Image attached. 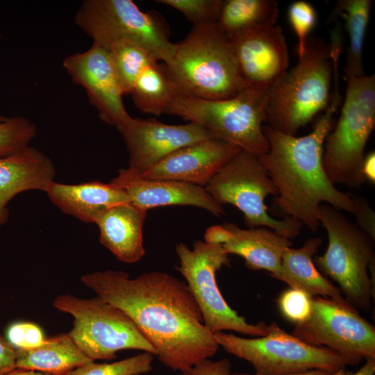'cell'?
I'll return each mask as SVG.
<instances>
[{
  "mask_svg": "<svg viewBox=\"0 0 375 375\" xmlns=\"http://www.w3.org/2000/svg\"><path fill=\"white\" fill-rule=\"evenodd\" d=\"M81 281L126 314L172 370L185 371L219 348L187 284L167 273L153 271L131 278L124 271L107 269L83 275Z\"/></svg>",
  "mask_w": 375,
  "mask_h": 375,
  "instance_id": "obj_1",
  "label": "cell"
},
{
  "mask_svg": "<svg viewBox=\"0 0 375 375\" xmlns=\"http://www.w3.org/2000/svg\"><path fill=\"white\" fill-rule=\"evenodd\" d=\"M341 99L339 85H335L328 107L312 131L303 136L263 126L269 149L258 158L276 188V204L285 217L299 221L313 232L320 226L319 206L323 203L353 215L356 211L353 197L335 187L322 162L324 142Z\"/></svg>",
  "mask_w": 375,
  "mask_h": 375,
  "instance_id": "obj_2",
  "label": "cell"
},
{
  "mask_svg": "<svg viewBox=\"0 0 375 375\" xmlns=\"http://www.w3.org/2000/svg\"><path fill=\"white\" fill-rule=\"evenodd\" d=\"M165 65L176 96L219 100L246 88L231 40L217 23L193 26Z\"/></svg>",
  "mask_w": 375,
  "mask_h": 375,
  "instance_id": "obj_3",
  "label": "cell"
},
{
  "mask_svg": "<svg viewBox=\"0 0 375 375\" xmlns=\"http://www.w3.org/2000/svg\"><path fill=\"white\" fill-rule=\"evenodd\" d=\"M332 77L330 45L319 38L308 39L303 56L267 94V126L296 135L328 107Z\"/></svg>",
  "mask_w": 375,
  "mask_h": 375,
  "instance_id": "obj_4",
  "label": "cell"
},
{
  "mask_svg": "<svg viewBox=\"0 0 375 375\" xmlns=\"http://www.w3.org/2000/svg\"><path fill=\"white\" fill-rule=\"evenodd\" d=\"M347 87L338 122L324 144L322 162L334 185L359 188L365 149L375 128V76L354 77Z\"/></svg>",
  "mask_w": 375,
  "mask_h": 375,
  "instance_id": "obj_5",
  "label": "cell"
},
{
  "mask_svg": "<svg viewBox=\"0 0 375 375\" xmlns=\"http://www.w3.org/2000/svg\"><path fill=\"white\" fill-rule=\"evenodd\" d=\"M267 99V95L247 87L225 99L175 96L165 114L195 122L214 138L260 156L269 149L262 125L266 122Z\"/></svg>",
  "mask_w": 375,
  "mask_h": 375,
  "instance_id": "obj_6",
  "label": "cell"
},
{
  "mask_svg": "<svg viewBox=\"0 0 375 375\" xmlns=\"http://www.w3.org/2000/svg\"><path fill=\"white\" fill-rule=\"evenodd\" d=\"M319 219L328 242L324 253L313 260L315 266L339 285L351 306L369 311L374 298L368 274L374 261V240L330 205H320Z\"/></svg>",
  "mask_w": 375,
  "mask_h": 375,
  "instance_id": "obj_7",
  "label": "cell"
},
{
  "mask_svg": "<svg viewBox=\"0 0 375 375\" xmlns=\"http://www.w3.org/2000/svg\"><path fill=\"white\" fill-rule=\"evenodd\" d=\"M214 335L219 347L250 362L258 374L288 375L312 369L335 373L349 365L338 353L307 344L275 322L267 325V334L261 337L246 338L223 331Z\"/></svg>",
  "mask_w": 375,
  "mask_h": 375,
  "instance_id": "obj_8",
  "label": "cell"
},
{
  "mask_svg": "<svg viewBox=\"0 0 375 375\" xmlns=\"http://www.w3.org/2000/svg\"><path fill=\"white\" fill-rule=\"evenodd\" d=\"M53 306L73 317V328L68 335L92 360H112L117 351L126 349L156 356V349L133 320L97 296L82 299L64 294L53 300Z\"/></svg>",
  "mask_w": 375,
  "mask_h": 375,
  "instance_id": "obj_9",
  "label": "cell"
},
{
  "mask_svg": "<svg viewBox=\"0 0 375 375\" xmlns=\"http://www.w3.org/2000/svg\"><path fill=\"white\" fill-rule=\"evenodd\" d=\"M220 206L231 204L240 210L249 228L266 227L282 237L292 239L302 224L289 217L273 218L265 199L277 195L276 188L258 156L241 150L213 176L205 187Z\"/></svg>",
  "mask_w": 375,
  "mask_h": 375,
  "instance_id": "obj_10",
  "label": "cell"
},
{
  "mask_svg": "<svg viewBox=\"0 0 375 375\" xmlns=\"http://www.w3.org/2000/svg\"><path fill=\"white\" fill-rule=\"evenodd\" d=\"M74 21L94 43L129 40L165 64L170 62L176 49L164 22L154 13L141 11L132 0L83 1Z\"/></svg>",
  "mask_w": 375,
  "mask_h": 375,
  "instance_id": "obj_11",
  "label": "cell"
},
{
  "mask_svg": "<svg viewBox=\"0 0 375 375\" xmlns=\"http://www.w3.org/2000/svg\"><path fill=\"white\" fill-rule=\"evenodd\" d=\"M179 266L176 267L187 281L202 315L205 326L212 333L232 331L253 337L264 336L267 324L247 322L233 310L223 297L216 273L223 266H231L228 254L222 245L197 240L190 249L184 243L176 244Z\"/></svg>",
  "mask_w": 375,
  "mask_h": 375,
  "instance_id": "obj_12",
  "label": "cell"
},
{
  "mask_svg": "<svg viewBox=\"0 0 375 375\" xmlns=\"http://www.w3.org/2000/svg\"><path fill=\"white\" fill-rule=\"evenodd\" d=\"M292 334L307 344L338 353L349 365L375 359V328L351 304L313 297L309 318L296 324Z\"/></svg>",
  "mask_w": 375,
  "mask_h": 375,
  "instance_id": "obj_13",
  "label": "cell"
},
{
  "mask_svg": "<svg viewBox=\"0 0 375 375\" xmlns=\"http://www.w3.org/2000/svg\"><path fill=\"white\" fill-rule=\"evenodd\" d=\"M228 38L246 87L267 95L288 72L289 51L282 28L258 26Z\"/></svg>",
  "mask_w": 375,
  "mask_h": 375,
  "instance_id": "obj_14",
  "label": "cell"
},
{
  "mask_svg": "<svg viewBox=\"0 0 375 375\" xmlns=\"http://www.w3.org/2000/svg\"><path fill=\"white\" fill-rule=\"evenodd\" d=\"M62 65L73 82L85 90L103 122L118 128L131 119L117 73L103 47L92 43L87 51L67 56Z\"/></svg>",
  "mask_w": 375,
  "mask_h": 375,
  "instance_id": "obj_15",
  "label": "cell"
},
{
  "mask_svg": "<svg viewBox=\"0 0 375 375\" xmlns=\"http://www.w3.org/2000/svg\"><path fill=\"white\" fill-rule=\"evenodd\" d=\"M117 130L128 152V168L140 174L182 147L214 138L195 122L170 125L155 118L131 117Z\"/></svg>",
  "mask_w": 375,
  "mask_h": 375,
  "instance_id": "obj_16",
  "label": "cell"
},
{
  "mask_svg": "<svg viewBox=\"0 0 375 375\" xmlns=\"http://www.w3.org/2000/svg\"><path fill=\"white\" fill-rule=\"evenodd\" d=\"M110 183L122 190L131 203L145 211L159 206H192L216 217L226 215L222 206L199 185L172 180L147 179L129 168L119 169Z\"/></svg>",
  "mask_w": 375,
  "mask_h": 375,
  "instance_id": "obj_17",
  "label": "cell"
},
{
  "mask_svg": "<svg viewBox=\"0 0 375 375\" xmlns=\"http://www.w3.org/2000/svg\"><path fill=\"white\" fill-rule=\"evenodd\" d=\"M241 150L233 144L212 138L174 151L140 174L147 179L172 180L205 188Z\"/></svg>",
  "mask_w": 375,
  "mask_h": 375,
  "instance_id": "obj_18",
  "label": "cell"
},
{
  "mask_svg": "<svg viewBox=\"0 0 375 375\" xmlns=\"http://www.w3.org/2000/svg\"><path fill=\"white\" fill-rule=\"evenodd\" d=\"M55 175L51 160L31 146L0 157V228L8 220V204L14 197L31 190L45 192Z\"/></svg>",
  "mask_w": 375,
  "mask_h": 375,
  "instance_id": "obj_19",
  "label": "cell"
},
{
  "mask_svg": "<svg viewBox=\"0 0 375 375\" xmlns=\"http://www.w3.org/2000/svg\"><path fill=\"white\" fill-rule=\"evenodd\" d=\"M65 214L87 223H96L110 208L131 203L128 196L112 184L94 181L76 185L53 181L45 192Z\"/></svg>",
  "mask_w": 375,
  "mask_h": 375,
  "instance_id": "obj_20",
  "label": "cell"
},
{
  "mask_svg": "<svg viewBox=\"0 0 375 375\" xmlns=\"http://www.w3.org/2000/svg\"><path fill=\"white\" fill-rule=\"evenodd\" d=\"M223 226L232 233L231 238L222 245L228 255L240 256L249 269L267 270L271 276L281 281L282 258L285 250L292 247L291 240L266 227L244 229L230 222Z\"/></svg>",
  "mask_w": 375,
  "mask_h": 375,
  "instance_id": "obj_21",
  "label": "cell"
},
{
  "mask_svg": "<svg viewBox=\"0 0 375 375\" xmlns=\"http://www.w3.org/2000/svg\"><path fill=\"white\" fill-rule=\"evenodd\" d=\"M147 212L131 203H121L106 210L95 223L101 243L119 260L133 263L144 256L143 225Z\"/></svg>",
  "mask_w": 375,
  "mask_h": 375,
  "instance_id": "obj_22",
  "label": "cell"
},
{
  "mask_svg": "<svg viewBox=\"0 0 375 375\" xmlns=\"http://www.w3.org/2000/svg\"><path fill=\"white\" fill-rule=\"evenodd\" d=\"M322 240L315 237L308 239L298 249L287 248L283 255V274L281 281L290 288H299L312 297L329 298L343 304H350L340 290L317 270L312 257Z\"/></svg>",
  "mask_w": 375,
  "mask_h": 375,
  "instance_id": "obj_23",
  "label": "cell"
},
{
  "mask_svg": "<svg viewBox=\"0 0 375 375\" xmlns=\"http://www.w3.org/2000/svg\"><path fill=\"white\" fill-rule=\"evenodd\" d=\"M92 360L85 355L68 333L48 338L39 347L16 350V368L64 375Z\"/></svg>",
  "mask_w": 375,
  "mask_h": 375,
  "instance_id": "obj_24",
  "label": "cell"
},
{
  "mask_svg": "<svg viewBox=\"0 0 375 375\" xmlns=\"http://www.w3.org/2000/svg\"><path fill=\"white\" fill-rule=\"evenodd\" d=\"M372 4L371 0H340L331 14L332 19L338 17L344 19L349 38L344 68L346 81L365 74L362 51Z\"/></svg>",
  "mask_w": 375,
  "mask_h": 375,
  "instance_id": "obj_25",
  "label": "cell"
},
{
  "mask_svg": "<svg viewBox=\"0 0 375 375\" xmlns=\"http://www.w3.org/2000/svg\"><path fill=\"white\" fill-rule=\"evenodd\" d=\"M130 94L139 110L156 116L166 113L176 95L165 63L156 62L146 67L135 80Z\"/></svg>",
  "mask_w": 375,
  "mask_h": 375,
  "instance_id": "obj_26",
  "label": "cell"
},
{
  "mask_svg": "<svg viewBox=\"0 0 375 375\" xmlns=\"http://www.w3.org/2000/svg\"><path fill=\"white\" fill-rule=\"evenodd\" d=\"M278 13L275 0H225L217 24L230 37L252 27L276 24Z\"/></svg>",
  "mask_w": 375,
  "mask_h": 375,
  "instance_id": "obj_27",
  "label": "cell"
},
{
  "mask_svg": "<svg viewBox=\"0 0 375 375\" xmlns=\"http://www.w3.org/2000/svg\"><path fill=\"white\" fill-rule=\"evenodd\" d=\"M100 46L109 54L124 94L131 93L135 80L146 67L158 62L147 49L129 40H117Z\"/></svg>",
  "mask_w": 375,
  "mask_h": 375,
  "instance_id": "obj_28",
  "label": "cell"
},
{
  "mask_svg": "<svg viewBox=\"0 0 375 375\" xmlns=\"http://www.w3.org/2000/svg\"><path fill=\"white\" fill-rule=\"evenodd\" d=\"M153 354L147 351L110 363L92 361L64 375H141L152 369Z\"/></svg>",
  "mask_w": 375,
  "mask_h": 375,
  "instance_id": "obj_29",
  "label": "cell"
},
{
  "mask_svg": "<svg viewBox=\"0 0 375 375\" xmlns=\"http://www.w3.org/2000/svg\"><path fill=\"white\" fill-rule=\"evenodd\" d=\"M37 126L22 116L7 117L0 122V157L15 153L28 146L35 138Z\"/></svg>",
  "mask_w": 375,
  "mask_h": 375,
  "instance_id": "obj_30",
  "label": "cell"
},
{
  "mask_svg": "<svg viewBox=\"0 0 375 375\" xmlns=\"http://www.w3.org/2000/svg\"><path fill=\"white\" fill-rule=\"evenodd\" d=\"M180 11L193 26L217 23L222 0H158Z\"/></svg>",
  "mask_w": 375,
  "mask_h": 375,
  "instance_id": "obj_31",
  "label": "cell"
},
{
  "mask_svg": "<svg viewBox=\"0 0 375 375\" xmlns=\"http://www.w3.org/2000/svg\"><path fill=\"white\" fill-rule=\"evenodd\" d=\"M288 19L298 39L297 53L300 58L306 51L308 37L316 24L317 12L310 3L297 1L289 7Z\"/></svg>",
  "mask_w": 375,
  "mask_h": 375,
  "instance_id": "obj_32",
  "label": "cell"
},
{
  "mask_svg": "<svg viewBox=\"0 0 375 375\" xmlns=\"http://www.w3.org/2000/svg\"><path fill=\"white\" fill-rule=\"evenodd\" d=\"M312 296L307 292L290 288L278 299V308L282 315L296 324L306 322L312 312Z\"/></svg>",
  "mask_w": 375,
  "mask_h": 375,
  "instance_id": "obj_33",
  "label": "cell"
},
{
  "mask_svg": "<svg viewBox=\"0 0 375 375\" xmlns=\"http://www.w3.org/2000/svg\"><path fill=\"white\" fill-rule=\"evenodd\" d=\"M6 339L15 350H26L40 346L46 339L42 328L30 322H16L6 331Z\"/></svg>",
  "mask_w": 375,
  "mask_h": 375,
  "instance_id": "obj_34",
  "label": "cell"
},
{
  "mask_svg": "<svg viewBox=\"0 0 375 375\" xmlns=\"http://www.w3.org/2000/svg\"><path fill=\"white\" fill-rule=\"evenodd\" d=\"M231 364L226 358L216 361L208 358L181 372L179 375H231Z\"/></svg>",
  "mask_w": 375,
  "mask_h": 375,
  "instance_id": "obj_35",
  "label": "cell"
},
{
  "mask_svg": "<svg viewBox=\"0 0 375 375\" xmlns=\"http://www.w3.org/2000/svg\"><path fill=\"white\" fill-rule=\"evenodd\" d=\"M356 204V211L353 214L357 219L358 226L375 240V213L368 201L362 197L353 196Z\"/></svg>",
  "mask_w": 375,
  "mask_h": 375,
  "instance_id": "obj_36",
  "label": "cell"
},
{
  "mask_svg": "<svg viewBox=\"0 0 375 375\" xmlns=\"http://www.w3.org/2000/svg\"><path fill=\"white\" fill-rule=\"evenodd\" d=\"M16 368V350L0 335V375Z\"/></svg>",
  "mask_w": 375,
  "mask_h": 375,
  "instance_id": "obj_37",
  "label": "cell"
},
{
  "mask_svg": "<svg viewBox=\"0 0 375 375\" xmlns=\"http://www.w3.org/2000/svg\"><path fill=\"white\" fill-rule=\"evenodd\" d=\"M232 237V233L223 225L212 226L207 229L204 235L205 242L223 245Z\"/></svg>",
  "mask_w": 375,
  "mask_h": 375,
  "instance_id": "obj_38",
  "label": "cell"
},
{
  "mask_svg": "<svg viewBox=\"0 0 375 375\" xmlns=\"http://www.w3.org/2000/svg\"><path fill=\"white\" fill-rule=\"evenodd\" d=\"M362 174L365 181L375 183V153L371 151L365 156L362 163Z\"/></svg>",
  "mask_w": 375,
  "mask_h": 375,
  "instance_id": "obj_39",
  "label": "cell"
},
{
  "mask_svg": "<svg viewBox=\"0 0 375 375\" xmlns=\"http://www.w3.org/2000/svg\"><path fill=\"white\" fill-rule=\"evenodd\" d=\"M375 359L369 358L365 363L354 374L344 369L340 370L338 375H374Z\"/></svg>",
  "mask_w": 375,
  "mask_h": 375,
  "instance_id": "obj_40",
  "label": "cell"
},
{
  "mask_svg": "<svg viewBox=\"0 0 375 375\" xmlns=\"http://www.w3.org/2000/svg\"><path fill=\"white\" fill-rule=\"evenodd\" d=\"M340 372V371H339ZM333 373L329 371L323 370V369H312L310 371H307L302 373H297V374H288V375H338V372ZM231 375H261L258 374H244V373H235L231 374Z\"/></svg>",
  "mask_w": 375,
  "mask_h": 375,
  "instance_id": "obj_41",
  "label": "cell"
},
{
  "mask_svg": "<svg viewBox=\"0 0 375 375\" xmlns=\"http://www.w3.org/2000/svg\"><path fill=\"white\" fill-rule=\"evenodd\" d=\"M5 375H51L49 374L34 371L15 368V369L8 372Z\"/></svg>",
  "mask_w": 375,
  "mask_h": 375,
  "instance_id": "obj_42",
  "label": "cell"
},
{
  "mask_svg": "<svg viewBox=\"0 0 375 375\" xmlns=\"http://www.w3.org/2000/svg\"><path fill=\"white\" fill-rule=\"evenodd\" d=\"M7 117L0 115V122L4 121Z\"/></svg>",
  "mask_w": 375,
  "mask_h": 375,
  "instance_id": "obj_43",
  "label": "cell"
},
{
  "mask_svg": "<svg viewBox=\"0 0 375 375\" xmlns=\"http://www.w3.org/2000/svg\"></svg>",
  "mask_w": 375,
  "mask_h": 375,
  "instance_id": "obj_44",
  "label": "cell"
}]
</instances>
